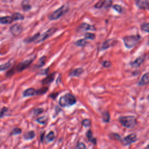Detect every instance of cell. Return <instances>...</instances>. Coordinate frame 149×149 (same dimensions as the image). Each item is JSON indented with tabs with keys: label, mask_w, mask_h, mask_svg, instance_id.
<instances>
[{
	"label": "cell",
	"mask_w": 149,
	"mask_h": 149,
	"mask_svg": "<svg viewBox=\"0 0 149 149\" xmlns=\"http://www.w3.org/2000/svg\"><path fill=\"white\" fill-rule=\"evenodd\" d=\"M76 98L71 93H66L61 96L59 100V104L62 107H69L76 103Z\"/></svg>",
	"instance_id": "1"
},
{
	"label": "cell",
	"mask_w": 149,
	"mask_h": 149,
	"mask_svg": "<svg viewBox=\"0 0 149 149\" xmlns=\"http://www.w3.org/2000/svg\"><path fill=\"white\" fill-rule=\"evenodd\" d=\"M120 123L127 129H133L137 125V119L134 116H122L119 118Z\"/></svg>",
	"instance_id": "2"
},
{
	"label": "cell",
	"mask_w": 149,
	"mask_h": 149,
	"mask_svg": "<svg viewBox=\"0 0 149 149\" xmlns=\"http://www.w3.org/2000/svg\"><path fill=\"white\" fill-rule=\"evenodd\" d=\"M141 37L139 34L125 36L123 38L124 45L127 49L132 48L139 42Z\"/></svg>",
	"instance_id": "3"
},
{
	"label": "cell",
	"mask_w": 149,
	"mask_h": 149,
	"mask_svg": "<svg viewBox=\"0 0 149 149\" xmlns=\"http://www.w3.org/2000/svg\"><path fill=\"white\" fill-rule=\"evenodd\" d=\"M68 10V8L65 5H63L54 11L49 16V19L51 20H55L58 19L61 16H62Z\"/></svg>",
	"instance_id": "4"
},
{
	"label": "cell",
	"mask_w": 149,
	"mask_h": 149,
	"mask_svg": "<svg viewBox=\"0 0 149 149\" xmlns=\"http://www.w3.org/2000/svg\"><path fill=\"white\" fill-rule=\"evenodd\" d=\"M137 140V136L135 133H130L122 139L121 142L125 146H129Z\"/></svg>",
	"instance_id": "5"
},
{
	"label": "cell",
	"mask_w": 149,
	"mask_h": 149,
	"mask_svg": "<svg viewBox=\"0 0 149 149\" xmlns=\"http://www.w3.org/2000/svg\"><path fill=\"white\" fill-rule=\"evenodd\" d=\"M33 60H34V58H31V59H27V60H26L23 62H20L16 66V70L17 72H22V71L24 70V69H27L31 65V63L33 62Z\"/></svg>",
	"instance_id": "6"
},
{
	"label": "cell",
	"mask_w": 149,
	"mask_h": 149,
	"mask_svg": "<svg viewBox=\"0 0 149 149\" xmlns=\"http://www.w3.org/2000/svg\"><path fill=\"white\" fill-rule=\"evenodd\" d=\"M23 31V27L21 24L16 23L10 27V32L14 36H19Z\"/></svg>",
	"instance_id": "7"
},
{
	"label": "cell",
	"mask_w": 149,
	"mask_h": 149,
	"mask_svg": "<svg viewBox=\"0 0 149 149\" xmlns=\"http://www.w3.org/2000/svg\"><path fill=\"white\" fill-rule=\"evenodd\" d=\"M56 30H57V29L56 28H51V29H48L47 31H45L41 36L40 39L39 40H38L37 42H42V41H45L46 39L48 38L51 36H52Z\"/></svg>",
	"instance_id": "8"
},
{
	"label": "cell",
	"mask_w": 149,
	"mask_h": 149,
	"mask_svg": "<svg viewBox=\"0 0 149 149\" xmlns=\"http://www.w3.org/2000/svg\"><path fill=\"white\" fill-rule=\"evenodd\" d=\"M116 43H117V40L115 38H110V39L107 40L103 42L101 49L105 50L107 49H108L109 48L115 45Z\"/></svg>",
	"instance_id": "9"
},
{
	"label": "cell",
	"mask_w": 149,
	"mask_h": 149,
	"mask_svg": "<svg viewBox=\"0 0 149 149\" xmlns=\"http://www.w3.org/2000/svg\"><path fill=\"white\" fill-rule=\"evenodd\" d=\"M145 55L139 56L138 58H137L135 60H134L133 62H132L130 63V65L133 67V68H139L141 66V65L143 63V62H144V59H145Z\"/></svg>",
	"instance_id": "10"
},
{
	"label": "cell",
	"mask_w": 149,
	"mask_h": 149,
	"mask_svg": "<svg viewBox=\"0 0 149 149\" xmlns=\"http://www.w3.org/2000/svg\"><path fill=\"white\" fill-rule=\"evenodd\" d=\"M36 95H38V92L37 90L34 89V88H29L25 90L23 93V96L24 97H32Z\"/></svg>",
	"instance_id": "11"
},
{
	"label": "cell",
	"mask_w": 149,
	"mask_h": 149,
	"mask_svg": "<svg viewBox=\"0 0 149 149\" xmlns=\"http://www.w3.org/2000/svg\"><path fill=\"white\" fill-rule=\"evenodd\" d=\"M149 0H137L136 5L139 8L141 9H148Z\"/></svg>",
	"instance_id": "12"
},
{
	"label": "cell",
	"mask_w": 149,
	"mask_h": 149,
	"mask_svg": "<svg viewBox=\"0 0 149 149\" xmlns=\"http://www.w3.org/2000/svg\"><path fill=\"white\" fill-rule=\"evenodd\" d=\"M79 30L81 31H87V30H91V31H95L96 30L95 27L91 25L90 24L86 23H82L79 27Z\"/></svg>",
	"instance_id": "13"
},
{
	"label": "cell",
	"mask_w": 149,
	"mask_h": 149,
	"mask_svg": "<svg viewBox=\"0 0 149 149\" xmlns=\"http://www.w3.org/2000/svg\"><path fill=\"white\" fill-rule=\"evenodd\" d=\"M55 72H54L48 76H47V77L45 78H44L42 81V84H49L51 83H52L55 79Z\"/></svg>",
	"instance_id": "14"
},
{
	"label": "cell",
	"mask_w": 149,
	"mask_h": 149,
	"mask_svg": "<svg viewBox=\"0 0 149 149\" xmlns=\"http://www.w3.org/2000/svg\"><path fill=\"white\" fill-rule=\"evenodd\" d=\"M14 21L12 16H6L0 17V23L3 24H10Z\"/></svg>",
	"instance_id": "15"
},
{
	"label": "cell",
	"mask_w": 149,
	"mask_h": 149,
	"mask_svg": "<svg viewBox=\"0 0 149 149\" xmlns=\"http://www.w3.org/2000/svg\"><path fill=\"white\" fill-rule=\"evenodd\" d=\"M148 76H149V73L148 72H147L145 74H144L143 75V76L141 77L140 80L139 81L138 84L139 86L147 85L148 83V80H149Z\"/></svg>",
	"instance_id": "16"
},
{
	"label": "cell",
	"mask_w": 149,
	"mask_h": 149,
	"mask_svg": "<svg viewBox=\"0 0 149 149\" xmlns=\"http://www.w3.org/2000/svg\"><path fill=\"white\" fill-rule=\"evenodd\" d=\"M84 72V70L82 68H77L73 70L69 74V76L73 77H78L80 76Z\"/></svg>",
	"instance_id": "17"
},
{
	"label": "cell",
	"mask_w": 149,
	"mask_h": 149,
	"mask_svg": "<svg viewBox=\"0 0 149 149\" xmlns=\"http://www.w3.org/2000/svg\"><path fill=\"white\" fill-rule=\"evenodd\" d=\"M86 136L87 137L88 141H90V143L94 144V145H96L97 144V139L96 138L94 137L93 136V132H91V130H88V131L86 133Z\"/></svg>",
	"instance_id": "18"
},
{
	"label": "cell",
	"mask_w": 149,
	"mask_h": 149,
	"mask_svg": "<svg viewBox=\"0 0 149 149\" xmlns=\"http://www.w3.org/2000/svg\"><path fill=\"white\" fill-rule=\"evenodd\" d=\"M36 136V133L33 130L29 131L26 133H25L23 135V139L26 140H32Z\"/></svg>",
	"instance_id": "19"
},
{
	"label": "cell",
	"mask_w": 149,
	"mask_h": 149,
	"mask_svg": "<svg viewBox=\"0 0 149 149\" xmlns=\"http://www.w3.org/2000/svg\"><path fill=\"white\" fill-rule=\"evenodd\" d=\"M40 33H37L35 34L34 35L24 39V41L26 43H30V42H34V41H36L40 37Z\"/></svg>",
	"instance_id": "20"
},
{
	"label": "cell",
	"mask_w": 149,
	"mask_h": 149,
	"mask_svg": "<svg viewBox=\"0 0 149 149\" xmlns=\"http://www.w3.org/2000/svg\"><path fill=\"white\" fill-rule=\"evenodd\" d=\"M55 139V135L53 131H50L45 137V140L47 143H50L54 140Z\"/></svg>",
	"instance_id": "21"
},
{
	"label": "cell",
	"mask_w": 149,
	"mask_h": 149,
	"mask_svg": "<svg viewBox=\"0 0 149 149\" xmlns=\"http://www.w3.org/2000/svg\"><path fill=\"white\" fill-rule=\"evenodd\" d=\"M88 44V42L87 41L86 38H81V39H79L78 40H77L75 42L74 44L77 46V47H85L87 44Z\"/></svg>",
	"instance_id": "22"
},
{
	"label": "cell",
	"mask_w": 149,
	"mask_h": 149,
	"mask_svg": "<svg viewBox=\"0 0 149 149\" xmlns=\"http://www.w3.org/2000/svg\"><path fill=\"white\" fill-rule=\"evenodd\" d=\"M22 8H23V10H24V11H27V10H30L31 8V5H30V3L29 2V1H27V0L23 1L22 2Z\"/></svg>",
	"instance_id": "23"
},
{
	"label": "cell",
	"mask_w": 149,
	"mask_h": 149,
	"mask_svg": "<svg viewBox=\"0 0 149 149\" xmlns=\"http://www.w3.org/2000/svg\"><path fill=\"white\" fill-rule=\"evenodd\" d=\"M102 119L104 122H109L110 120V115L108 111H105L102 114Z\"/></svg>",
	"instance_id": "24"
},
{
	"label": "cell",
	"mask_w": 149,
	"mask_h": 149,
	"mask_svg": "<svg viewBox=\"0 0 149 149\" xmlns=\"http://www.w3.org/2000/svg\"><path fill=\"white\" fill-rule=\"evenodd\" d=\"M13 19L14 21L16 20H23L24 19V16L22 15L20 13H15L12 15Z\"/></svg>",
	"instance_id": "25"
},
{
	"label": "cell",
	"mask_w": 149,
	"mask_h": 149,
	"mask_svg": "<svg viewBox=\"0 0 149 149\" xmlns=\"http://www.w3.org/2000/svg\"><path fill=\"white\" fill-rule=\"evenodd\" d=\"M47 120H48V118L46 116L40 117L36 119V121L41 125L46 124V123L47 122Z\"/></svg>",
	"instance_id": "26"
},
{
	"label": "cell",
	"mask_w": 149,
	"mask_h": 149,
	"mask_svg": "<svg viewBox=\"0 0 149 149\" xmlns=\"http://www.w3.org/2000/svg\"><path fill=\"white\" fill-rule=\"evenodd\" d=\"M45 60H46V56H43L41 57L38 61V63L37 65V68H41L43 66L45 63Z\"/></svg>",
	"instance_id": "27"
},
{
	"label": "cell",
	"mask_w": 149,
	"mask_h": 149,
	"mask_svg": "<svg viewBox=\"0 0 149 149\" xmlns=\"http://www.w3.org/2000/svg\"><path fill=\"white\" fill-rule=\"evenodd\" d=\"M10 66H11V62L10 61L6 62L3 64L0 65V71L5 70L6 69H8Z\"/></svg>",
	"instance_id": "28"
},
{
	"label": "cell",
	"mask_w": 149,
	"mask_h": 149,
	"mask_svg": "<svg viewBox=\"0 0 149 149\" xmlns=\"http://www.w3.org/2000/svg\"><path fill=\"white\" fill-rule=\"evenodd\" d=\"M141 29L142 31H145L146 33L149 32V24L148 23H144L141 25Z\"/></svg>",
	"instance_id": "29"
},
{
	"label": "cell",
	"mask_w": 149,
	"mask_h": 149,
	"mask_svg": "<svg viewBox=\"0 0 149 149\" xmlns=\"http://www.w3.org/2000/svg\"><path fill=\"white\" fill-rule=\"evenodd\" d=\"M109 136L111 137V139H114V140H119L120 141H121L122 138L120 136V135L118 133H111L109 134Z\"/></svg>",
	"instance_id": "30"
},
{
	"label": "cell",
	"mask_w": 149,
	"mask_h": 149,
	"mask_svg": "<svg viewBox=\"0 0 149 149\" xmlns=\"http://www.w3.org/2000/svg\"><path fill=\"white\" fill-rule=\"evenodd\" d=\"M95 38V35L92 33H86L84 34V38L88 40H94Z\"/></svg>",
	"instance_id": "31"
},
{
	"label": "cell",
	"mask_w": 149,
	"mask_h": 149,
	"mask_svg": "<svg viewBox=\"0 0 149 149\" xmlns=\"http://www.w3.org/2000/svg\"><path fill=\"white\" fill-rule=\"evenodd\" d=\"M44 111V109L42 108H34L33 110V113L34 115H39L40 114L42 113Z\"/></svg>",
	"instance_id": "32"
},
{
	"label": "cell",
	"mask_w": 149,
	"mask_h": 149,
	"mask_svg": "<svg viewBox=\"0 0 149 149\" xmlns=\"http://www.w3.org/2000/svg\"><path fill=\"white\" fill-rule=\"evenodd\" d=\"M81 124L84 127H90L91 125V122L90 119H84L82 120Z\"/></svg>",
	"instance_id": "33"
},
{
	"label": "cell",
	"mask_w": 149,
	"mask_h": 149,
	"mask_svg": "<svg viewBox=\"0 0 149 149\" xmlns=\"http://www.w3.org/2000/svg\"><path fill=\"white\" fill-rule=\"evenodd\" d=\"M105 0H100L95 5V8L100 9L102 8V6L105 4Z\"/></svg>",
	"instance_id": "34"
},
{
	"label": "cell",
	"mask_w": 149,
	"mask_h": 149,
	"mask_svg": "<svg viewBox=\"0 0 149 149\" xmlns=\"http://www.w3.org/2000/svg\"><path fill=\"white\" fill-rule=\"evenodd\" d=\"M22 133V129L18 127L15 128L13 129L11 133H10V135H17V134H19Z\"/></svg>",
	"instance_id": "35"
},
{
	"label": "cell",
	"mask_w": 149,
	"mask_h": 149,
	"mask_svg": "<svg viewBox=\"0 0 149 149\" xmlns=\"http://www.w3.org/2000/svg\"><path fill=\"white\" fill-rule=\"evenodd\" d=\"M113 8L116 12H118L119 13H121L123 12V8H122V7L121 6L119 5H117V4L114 5L113 6Z\"/></svg>",
	"instance_id": "36"
},
{
	"label": "cell",
	"mask_w": 149,
	"mask_h": 149,
	"mask_svg": "<svg viewBox=\"0 0 149 149\" xmlns=\"http://www.w3.org/2000/svg\"><path fill=\"white\" fill-rule=\"evenodd\" d=\"M111 65H112V63H111V61H104L102 63V66L105 68H109L111 66Z\"/></svg>",
	"instance_id": "37"
},
{
	"label": "cell",
	"mask_w": 149,
	"mask_h": 149,
	"mask_svg": "<svg viewBox=\"0 0 149 149\" xmlns=\"http://www.w3.org/2000/svg\"><path fill=\"white\" fill-rule=\"evenodd\" d=\"M48 90V88L47 87H44V88H40L39 90H37L38 95H39V94H44Z\"/></svg>",
	"instance_id": "38"
},
{
	"label": "cell",
	"mask_w": 149,
	"mask_h": 149,
	"mask_svg": "<svg viewBox=\"0 0 149 149\" xmlns=\"http://www.w3.org/2000/svg\"><path fill=\"white\" fill-rule=\"evenodd\" d=\"M76 148H81V149H85L86 148V146L85 145L84 143H82V142H79L76 146Z\"/></svg>",
	"instance_id": "39"
},
{
	"label": "cell",
	"mask_w": 149,
	"mask_h": 149,
	"mask_svg": "<svg viewBox=\"0 0 149 149\" xmlns=\"http://www.w3.org/2000/svg\"><path fill=\"white\" fill-rule=\"evenodd\" d=\"M48 72V68L47 69H43L42 70L40 71V74H44V75H47V73Z\"/></svg>",
	"instance_id": "40"
},
{
	"label": "cell",
	"mask_w": 149,
	"mask_h": 149,
	"mask_svg": "<svg viewBox=\"0 0 149 149\" xmlns=\"http://www.w3.org/2000/svg\"><path fill=\"white\" fill-rule=\"evenodd\" d=\"M44 133H43L42 134H41L42 136H41V141L42 143L43 142V140H44Z\"/></svg>",
	"instance_id": "41"
},
{
	"label": "cell",
	"mask_w": 149,
	"mask_h": 149,
	"mask_svg": "<svg viewBox=\"0 0 149 149\" xmlns=\"http://www.w3.org/2000/svg\"><path fill=\"white\" fill-rule=\"evenodd\" d=\"M1 91H2V88H1V87H0V93H1Z\"/></svg>",
	"instance_id": "42"
},
{
	"label": "cell",
	"mask_w": 149,
	"mask_h": 149,
	"mask_svg": "<svg viewBox=\"0 0 149 149\" xmlns=\"http://www.w3.org/2000/svg\"><path fill=\"white\" fill-rule=\"evenodd\" d=\"M1 109H2V108H0V112H1Z\"/></svg>",
	"instance_id": "43"
}]
</instances>
